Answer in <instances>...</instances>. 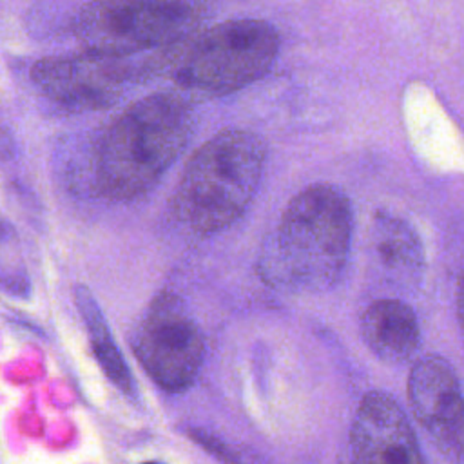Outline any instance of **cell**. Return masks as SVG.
Listing matches in <instances>:
<instances>
[{"label": "cell", "mask_w": 464, "mask_h": 464, "mask_svg": "<svg viewBox=\"0 0 464 464\" xmlns=\"http://www.w3.org/2000/svg\"><path fill=\"white\" fill-rule=\"evenodd\" d=\"M192 123V109L179 92H154L127 105L94 147L100 192L132 199L150 190L185 149Z\"/></svg>", "instance_id": "obj_1"}, {"label": "cell", "mask_w": 464, "mask_h": 464, "mask_svg": "<svg viewBox=\"0 0 464 464\" xmlns=\"http://www.w3.org/2000/svg\"><path fill=\"white\" fill-rule=\"evenodd\" d=\"M277 51L279 34L272 24L227 20L154 51L140 63V76L165 80L194 98H218L265 76Z\"/></svg>", "instance_id": "obj_2"}, {"label": "cell", "mask_w": 464, "mask_h": 464, "mask_svg": "<svg viewBox=\"0 0 464 464\" xmlns=\"http://www.w3.org/2000/svg\"><path fill=\"white\" fill-rule=\"evenodd\" d=\"M350 241L348 198L334 185H310L285 208L263 250L261 274L270 285L286 290L330 288L346 265Z\"/></svg>", "instance_id": "obj_3"}, {"label": "cell", "mask_w": 464, "mask_h": 464, "mask_svg": "<svg viewBox=\"0 0 464 464\" xmlns=\"http://www.w3.org/2000/svg\"><path fill=\"white\" fill-rule=\"evenodd\" d=\"M266 161V145L252 130L225 129L188 160L174 194V212L199 234L234 223L254 198Z\"/></svg>", "instance_id": "obj_4"}, {"label": "cell", "mask_w": 464, "mask_h": 464, "mask_svg": "<svg viewBox=\"0 0 464 464\" xmlns=\"http://www.w3.org/2000/svg\"><path fill=\"white\" fill-rule=\"evenodd\" d=\"M205 13V0H96L78 11L72 33L85 53L127 58L188 36Z\"/></svg>", "instance_id": "obj_5"}, {"label": "cell", "mask_w": 464, "mask_h": 464, "mask_svg": "<svg viewBox=\"0 0 464 464\" xmlns=\"http://www.w3.org/2000/svg\"><path fill=\"white\" fill-rule=\"evenodd\" d=\"M134 352L150 379L167 392L187 390L203 361V335L185 303L158 295L134 332Z\"/></svg>", "instance_id": "obj_6"}, {"label": "cell", "mask_w": 464, "mask_h": 464, "mask_svg": "<svg viewBox=\"0 0 464 464\" xmlns=\"http://www.w3.org/2000/svg\"><path fill=\"white\" fill-rule=\"evenodd\" d=\"M31 80L51 102L71 111H100L121 98L125 85L140 82V63L82 53L34 62Z\"/></svg>", "instance_id": "obj_7"}, {"label": "cell", "mask_w": 464, "mask_h": 464, "mask_svg": "<svg viewBox=\"0 0 464 464\" xmlns=\"http://www.w3.org/2000/svg\"><path fill=\"white\" fill-rule=\"evenodd\" d=\"M408 401L440 453L464 460V395L451 364L440 355L420 357L408 377Z\"/></svg>", "instance_id": "obj_8"}, {"label": "cell", "mask_w": 464, "mask_h": 464, "mask_svg": "<svg viewBox=\"0 0 464 464\" xmlns=\"http://www.w3.org/2000/svg\"><path fill=\"white\" fill-rule=\"evenodd\" d=\"M352 464H424L417 435L397 401L370 392L359 402L350 431Z\"/></svg>", "instance_id": "obj_9"}, {"label": "cell", "mask_w": 464, "mask_h": 464, "mask_svg": "<svg viewBox=\"0 0 464 464\" xmlns=\"http://www.w3.org/2000/svg\"><path fill=\"white\" fill-rule=\"evenodd\" d=\"M362 339L384 362L401 364L411 359L420 343L419 321L401 299H377L362 314Z\"/></svg>", "instance_id": "obj_10"}, {"label": "cell", "mask_w": 464, "mask_h": 464, "mask_svg": "<svg viewBox=\"0 0 464 464\" xmlns=\"http://www.w3.org/2000/svg\"><path fill=\"white\" fill-rule=\"evenodd\" d=\"M370 252L375 265L392 281H413L424 268L422 245L415 230L401 218L384 212L373 218Z\"/></svg>", "instance_id": "obj_11"}, {"label": "cell", "mask_w": 464, "mask_h": 464, "mask_svg": "<svg viewBox=\"0 0 464 464\" xmlns=\"http://www.w3.org/2000/svg\"><path fill=\"white\" fill-rule=\"evenodd\" d=\"M76 301H78V308L82 312V317L87 324L89 335H91V343H92V350L102 364V368L105 370L107 377L127 395H136V384L132 375L129 373V368L120 353V350L114 346L111 332L107 328V323L98 308V304L94 303L92 295L85 290V288H76Z\"/></svg>", "instance_id": "obj_12"}, {"label": "cell", "mask_w": 464, "mask_h": 464, "mask_svg": "<svg viewBox=\"0 0 464 464\" xmlns=\"http://www.w3.org/2000/svg\"><path fill=\"white\" fill-rule=\"evenodd\" d=\"M457 319L460 324V334L464 339V274L457 283Z\"/></svg>", "instance_id": "obj_13"}, {"label": "cell", "mask_w": 464, "mask_h": 464, "mask_svg": "<svg viewBox=\"0 0 464 464\" xmlns=\"http://www.w3.org/2000/svg\"><path fill=\"white\" fill-rule=\"evenodd\" d=\"M143 464H160V462H143Z\"/></svg>", "instance_id": "obj_14"}]
</instances>
